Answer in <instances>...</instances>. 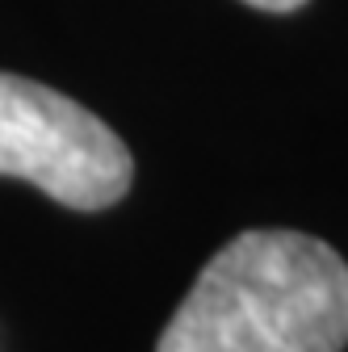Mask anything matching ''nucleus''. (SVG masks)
<instances>
[{
	"instance_id": "obj_1",
	"label": "nucleus",
	"mask_w": 348,
	"mask_h": 352,
	"mask_svg": "<svg viewBox=\"0 0 348 352\" xmlns=\"http://www.w3.org/2000/svg\"><path fill=\"white\" fill-rule=\"evenodd\" d=\"M348 264L302 231H243L197 273L155 352H344Z\"/></svg>"
},
{
	"instance_id": "obj_2",
	"label": "nucleus",
	"mask_w": 348,
	"mask_h": 352,
	"mask_svg": "<svg viewBox=\"0 0 348 352\" xmlns=\"http://www.w3.org/2000/svg\"><path fill=\"white\" fill-rule=\"evenodd\" d=\"M0 176L30 181L72 210H105L126 197L135 160L97 113L0 72Z\"/></svg>"
},
{
	"instance_id": "obj_3",
	"label": "nucleus",
	"mask_w": 348,
	"mask_h": 352,
	"mask_svg": "<svg viewBox=\"0 0 348 352\" xmlns=\"http://www.w3.org/2000/svg\"><path fill=\"white\" fill-rule=\"evenodd\" d=\"M243 5H252V9H265V13H294V9H302L307 0H243Z\"/></svg>"
}]
</instances>
